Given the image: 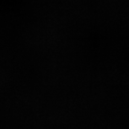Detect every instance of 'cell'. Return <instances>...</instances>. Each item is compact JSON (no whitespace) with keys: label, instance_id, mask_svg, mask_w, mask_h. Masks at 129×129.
<instances>
[]
</instances>
